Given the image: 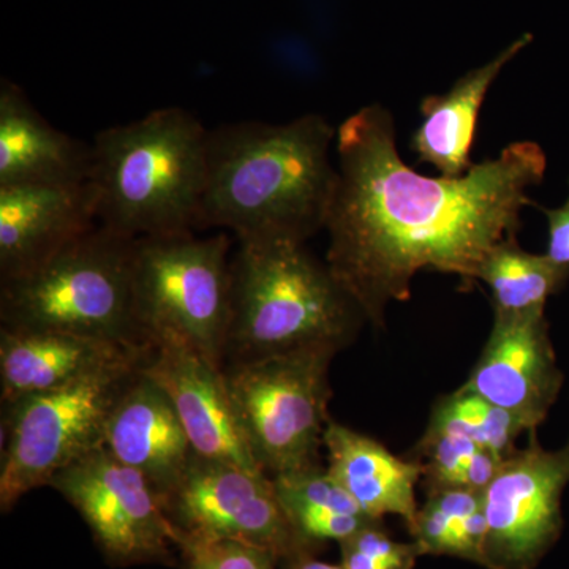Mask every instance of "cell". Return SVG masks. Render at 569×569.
<instances>
[{"label": "cell", "mask_w": 569, "mask_h": 569, "mask_svg": "<svg viewBox=\"0 0 569 569\" xmlns=\"http://www.w3.org/2000/svg\"><path fill=\"white\" fill-rule=\"evenodd\" d=\"M336 151L326 263L378 328L391 302L410 298L419 271L478 282L490 250L518 236L529 190L546 173L537 142L518 141L460 178H427L400 159L395 121L381 104L337 127Z\"/></svg>", "instance_id": "6da1fadb"}, {"label": "cell", "mask_w": 569, "mask_h": 569, "mask_svg": "<svg viewBox=\"0 0 569 569\" xmlns=\"http://www.w3.org/2000/svg\"><path fill=\"white\" fill-rule=\"evenodd\" d=\"M332 141L336 129L321 114L209 130L197 231L222 228L236 241L306 244L323 230L335 193Z\"/></svg>", "instance_id": "7a4b0ae2"}, {"label": "cell", "mask_w": 569, "mask_h": 569, "mask_svg": "<svg viewBox=\"0 0 569 569\" xmlns=\"http://www.w3.org/2000/svg\"><path fill=\"white\" fill-rule=\"evenodd\" d=\"M236 242L224 366L353 342L365 313L305 242Z\"/></svg>", "instance_id": "3957f363"}, {"label": "cell", "mask_w": 569, "mask_h": 569, "mask_svg": "<svg viewBox=\"0 0 569 569\" xmlns=\"http://www.w3.org/2000/svg\"><path fill=\"white\" fill-rule=\"evenodd\" d=\"M208 134L197 116L179 107L100 130L89 179L99 223L133 239L194 233Z\"/></svg>", "instance_id": "277c9868"}, {"label": "cell", "mask_w": 569, "mask_h": 569, "mask_svg": "<svg viewBox=\"0 0 569 569\" xmlns=\"http://www.w3.org/2000/svg\"><path fill=\"white\" fill-rule=\"evenodd\" d=\"M134 242L99 223L39 268L0 280V328L151 346L134 313Z\"/></svg>", "instance_id": "5b68a950"}, {"label": "cell", "mask_w": 569, "mask_h": 569, "mask_svg": "<svg viewBox=\"0 0 569 569\" xmlns=\"http://www.w3.org/2000/svg\"><path fill=\"white\" fill-rule=\"evenodd\" d=\"M146 355L100 367L62 387L2 407V512H9L32 489L50 485L70 463L104 447L112 410Z\"/></svg>", "instance_id": "8992f818"}, {"label": "cell", "mask_w": 569, "mask_h": 569, "mask_svg": "<svg viewBox=\"0 0 569 569\" xmlns=\"http://www.w3.org/2000/svg\"><path fill=\"white\" fill-rule=\"evenodd\" d=\"M231 238L227 231L134 242V313L148 342L171 332L223 370L230 323Z\"/></svg>", "instance_id": "52a82bcc"}, {"label": "cell", "mask_w": 569, "mask_h": 569, "mask_svg": "<svg viewBox=\"0 0 569 569\" xmlns=\"http://www.w3.org/2000/svg\"><path fill=\"white\" fill-rule=\"evenodd\" d=\"M337 353L310 348L223 367L247 443L268 477L320 467Z\"/></svg>", "instance_id": "ba28073f"}, {"label": "cell", "mask_w": 569, "mask_h": 569, "mask_svg": "<svg viewBox=\"0 0 569 569\" xmlns=\"http://www.w3.org/2000/svg\"><path fill=\"white\" fill-rule=\"evenodd\" d=\"M162 501L174 537L233 539L277 560L309 556L313 542L296 529L263 471L197 455Z\"/></svg>", "instance_id": "9c48e42d"}, {"label": "cell", "mask_w": 569, "mask_h": 569, "mask_svg": "<svg viewBox=\"0 0 569 569\" xmlns=\"http://www.w3.org/2000/svg\"><path fill=\"white\" fill-rule=\"evenodd\" d=\"M48 486L80 512L112 563H170L176 537L162 497L107 448L70 463Z\"/></svg>", "instance_id": "30bf717a"}, {"label": "cell", "mask_w": 569, "mask_h": 569, "mask_svg": "<svg viewBox=\"0 0 569 569\" xmlns=\"http://www.w3.org/2000/svg\"><path fill=\"white\" fill-rule=\"evenodd\" d=\"M568 478V456L550 455L535 443L501 460L482 492L486 565L523 569L537 559L559 527L560 493Z\"/></svg>", "instance_id": "8fae6325"}, {"label": "cell", "mask_w": 569, "mask_h": 569, "mask_svg": "<svg viewBox=\"0 0 569 569\" xmlns=\"http://www.w3.org/2000/svg\"><path fill=\"white\" fill-rule=\"evenodd\" d=\"M141 370L170 397L200 458L263 471L242 432L223 370L192 343L171 332L152 336Z\"/></svg>", "instance_id": "7c38bea8"}, {"label": "cell", "mask_w": 569, "mask_h": 569, "mask_svg": "<svg viewBox=\"0 0 569 569\" xmlns=\"http://www.w3.org/2000/svg\"><path fill=\"white\" fill-rule=\"evenodd\" d=\"M559 381L545 309L496 310L488 343L460 389L503 408L533 430L548 413Z\"/></svg>", "instance_id": "4fadbf2b"}, {"label": "cell", "mask_w": 569, "mask_h": 569, "mask_svg": "<svg viewBox=\"0 0 569 569\" xmlns=\"http://www.w3.org/2000/svg\"><path fill=\"white\" fill-rule=\"evenodd\" d=\"M97 224L91 181L0 187V280L39 268Z\"/></svg>", "instance_id": "5bb4252c"}, {"label": "cell", "mask_w": 569, "mask_h": 569, "mask_svg": "<svg viewBox=\"0 0 569 569\" xmlns=\"http://www.w3.org/2000/svg\"><path fill=\"white\" fill-rule=\"evenodd\" d=\"M104 448L141 473L162 500L197 456L170 397L141 366L112 410Z\"/></svg>", "instance_id": "9a60e30c"}, {"label": "cell", "mask_w": 569, "mask_h": 569, "mask_svg": "<svg viewBox=\"0 0 569 569\" xmlns=\"http://www.w3.org/2000/svg\"><path fill=\"white\" fill-rule=\"evenodd\" d=\"M92 148L56 129L20 86L0 81V187L88 182Z\"/></svg>", "instance_id": "2e32d148"}, {"label": "cell", "mask_w": 569, "mask_h": 569, "mask_svg": "<svg viewBox=\"0 0 569 569\" xmlns=\"http://www.w3.org/2000/svg\"><path fill=\"white\" fill-rule=\"evenodd\" d=\"M130 348L63 332L0 328L2 407L62 387L100 367L144 355Z\"/></svg>", "instance_id": "e0dca14e"}, {"label": "cell", "mask_w": 569, "mask_h": 569, "mask_svg": "<svg viewBox=\"0 0 569 569\" xmlns=\"http://www.w3.org/2000/svg\"><path fill=\"white\" fill-rule=\"evenodd\" d=\"M531 40V33H523L498 52L492 61L460 77L443 96H429L422 100L419 108L422 122L411 140V149L421 162L432 164L445 178H460L473 168L471 149L477 137L479 111L490 86Z\"/></svg>", "instance_id": "ac0fdd59"}, {"label": "cell", "mask_w": 569, "mask_h": 569, "mask_svg": "<svg viewBox=\"0 0 569 569\" xmlns=\"http://www.w3.org/2000/svg\"><path fill=\"white\" fill-rule=\"evenodd\" d=\"M323 447L328 473L350 493L367 516L381 519L400 516L408 526L417 522L415 488L422 477V463L396 458L373 438L329 419Z\"/></svg>", "instance_id": "d6986e66"}, {"label": "cell", "mask_w": 569, "mask_h": 569, "mask_svg": "<svg viewBox=\"0 0 569 569\" xmlns=\"http://www.w3.org/2000/svg\"><path fill=\"white\" fill-rule=\"evenodd\" d=\"M567 276L568 268L553 263L548 254L520 249L515 236L490 250L479 266L477 280L488 284L493 310L527 312L545 309Z\"/></svg>", "instance_id": "ffe728a7"}, {"label": "cell", "mask_w": 569, "mask_h": 569, "mask_svg": "<svg viewBox=\"0 0 569 569\" xmlns=\"http://www.w3.org/2000/svg\"><path fill=\"white\" fill-rule=\"evenodd\" d=\"M430 425L470 438L501 459L515 451L516 438L527 430L515 415L463 389L438 403Z\"/></svg>", "instance_id": "44dd1931"}, {"label": "cell", "mask_w": 569, "mask_h": 569, "mask_svg": "<svg viewBox=\"0 0 569 569\" xmlns=\"http://www.w3.org/2000/svg\"><path fill=\"white\" fill-rule=\"evenodd\" d=\"M482 509V492L470 489L433 490L411 527L419 553H451L456 523Z\"/></svg>", "instance_id": "7402d4cb"}, {"label": "cell", "mask_w": 569, "mask_h": 569, "mask_svg": "<svg viewBox=\"0 0 569 569\" xmlns=\"http://www.w3.org/2000/svg\"><path fill=\"white\" fill-rule=\"evenodd\" d=\"M422 455L427 459L422 463V475L427 477L432 490L462 489V479L468 463L479 449L470 438L448 432L440 427L429 425L421 441Z\"/></svg>", "instance_id": "603a6c76"}, {"label": "cell", "mask_w": 569, "mask_h": 569, "mask_svg": "<svg viewBox=\"0 0 569 569\" xmlns=\"http://www.w3.org/2000/svg\"><path fill=\"white\" fill-rule=\"evenodd\" d=\"M187 569H277L276 557L233 539L183 537L176 535Z\"/></svg>", "instance_id": "cb8c5ba5"}, {"label": "cell", "mask_w": 569, "mask_h": 569, "mask_svg": "<svg viewBox=\"0 0 569 569\" xmlns=\"http://www.w3.org/2000/svg\"><path fill=\"white\" fill-rule=\"evenodd\" d=\"M284 511L299 533L313 542L323 541V539H336L342 542L355 537L358 531L376 526L377 522V519L369 516L346 515V512L325 508L296 507Z\"/></svg>", "instance_id": "d4e9b609"}, {"label": "cell", "mask_w": 569, "mask_h": 569, "mask_svg": "<svg viewBox=\"0 0 569 569\" xmlns=\"http://www.w3.org/2000/svg\"><path fill=\"white\" fill-rule=\"evenodd\" d=\"M549 224L548 257L569 268V197L559 209H545Z\"/></svg>", "instance_id": "484cf974"}, {"label": "cell", "mask_w": 569, "mask_h": 569, "mask_svg": "<svg viewBox=\"0 0 569 569\" xmlns=\"http://www.w3.org/2000/svg\"><path fill=\"white\" fill-rule=\"evenodd\" d=\"M340 546H342V567L346 569H410L406 565L367 556L361 550L351 548L347 542H340Z\"/></svg>", "instance_id": "4316f807"}, {"label": "cell", "mask_w": 569, "mask_h": 569, "mask_svg": "<svg viewBox=\"0 0 569 569\" xmlns=\"http://www.w3.org/2000/svg\"><path fill=\"white\" fill-rule=\"evenodd\" d=\"M288 569H346L343 567H337V565L325 563V561H318L310 559L309 556L298 557V559L290 560V567Z\"/></svg>", "instance_id": "83f0119b"}]
</instances>
